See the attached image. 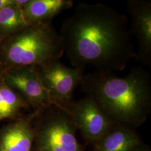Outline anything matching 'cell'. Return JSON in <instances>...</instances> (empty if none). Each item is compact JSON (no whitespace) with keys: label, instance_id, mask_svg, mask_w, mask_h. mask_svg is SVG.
I'll return each mask as SVG.
<instances>
[{"label":"cell","instance_id":"8fae6325","mask_svg":"<svg viewBox=\"0 0 151 151\" xmlns=\"http://www.w3.org/2000/svg\"><path fill=\"white\" fill-rule=\"evenodd\" d=\"M73 5L71 0H29L22 7V12L27 25L50 20L62 11Z\"/></svg>","mask_w":151,"mask_h":151},{"label":"cell","instance_id":"277c9868","mask_svg":"<svg viewBox=\"0 0 151 151\" xmlns=\"http://www.w3.org/2000/svg\"><path fill=\"white\" fill-rule=\"evenodd\" d=\"M33 151H83L70 114L52 105L40 110L35 120Z\"/></svg>","mask_w":151,"mask_h":151},{"label":"cell","instance_id":"30bf717a","mask_svg":"<svg viewBox=\"0 0 151 151\" xmlns=\"http://www.w3.org/2000/svg\"><path fill=\"white\" fill-rule=\"evenodd\" d=\"M139 137L132 128L114 123L95 143L93 151H132L140 145Z\"/></svg>","mask_w":151,"mask_h":151},{"label":"cell","instance_id":"ba28073f","mask_svg":"<svg viewBox=\"0 0 151 151\" xmlns=\"http://www.w3.org/2000/svg\"><path fill=\"white\" fill-rule=\"evenodd\" d=\"M127 9L130 17V32L138 43L137 58L143 65H151V1L130 0Z\"/></svg>","mask_w":151,"mask_h":151},{"label":"cell","instance_id":"7a4b0ae2","mask_svg":"<svg viewBox=\"0 0 151 151\" xmlns=\"http://www.w3.org/2000/svg\"><path fill=\"white\" fill-rule=\"evenodd\" d=\"M80 85L87 96L115 123L130 128L138 127L150 114L151 76L141 67H134L124 77L96 71L83 76Z\"/></svg>","mask_w":151,"mask_h":151},{"label":"cell","instance_id":"52a82bcc","mask_svg":"<svg viewBox=\"0 0 151 151\" xmlns=\"http://www.w3.org/2000/svg\"><path fill=\"white\" fill-rule=\"evenodd\" d=\"M77 129L87 140L96 143L115 123L92 99L86 96L72 104L67 110Z\"/></svg>","mask_w":151,"mask_h":151},{"label":"cell","instance_id":"6da1fadb","mask_svg":"<svg viewBox=\"0 0 151 151\" xmlns=\"http://www.w3.org/2000/svg\"><path fill=\"white\" fill-rule=\"evenodd\" d=\"M60 34L73 67L114 73L137 57L128 17L104 4H79Z\"/></svg>","mask_w":151,"mask_h":151},{"label":"cell","instance_id":"8992f818","mask_svg":"<svg viewBox=\"0 0 151 151\" xmlns=\"http://www.w3.org/2000/svg\"><path fill=\"white\" fill-rule=\"evenodd\" d=\"M0 75L6 84L20 94L35 110L52 105L48 91L44 86L36 68H13Z\"/></svg>","mask_w":151,"mask_h":151},{"label":"cell","instance_id":"4fadbf2b","mask_svg":"<svg viewBox=\"0 0 151 151\" xmlns=\"http://www.w3.org/2000/svg\"><path fill=\"white\" fill-rule=\"evenodd\" d=\"M27 26L22 9L14 2L0 11V42Z\"/></svg>","mask_w":151,"mask_h":151},{"label":"cell","instance_id":"9a60e30c","mask_svg":"<svg viewBox=\"0 0 151 151\" xmlns=\"http://www.w3.org/2000/svg\"><path fill=\"white\" fill-rule=\"evenodd\" d=\"M147 151L146 150H145L144 148H142L141 146H139V147H138V148H135V150H133V151Z\"/></svg>","mask_w":151,"mask_h":151},{"label":"cell","instance_id":"5b68a950","mask_svg":"<svg viewBox=\"0 0 151 151\" xmlns=\"http://www.w3.org/2000/svg\"><path fill=\"white\" fill-rule=\"evenodd\" d=\"M52 105L67 111L73 103V95L81 84L84 70L68 67L55 60L36 68Z\"/></svg>","mask_w":151,"mask_h":151},{"label":"cell","instance_id":"7c38bea8","mask_svg":"<svg viewBox=\"0 0 151 151\" xmlns=\"http://www.w3.org/2000/svg\"><path fill=\"white\" fill-rule=\"evenodd\" d=\"M29 106L22 96L9 86L0 75V122L21 116L22 110Z\"/></svg>","mask_w":151,"mask_h":151},{"label":"cell","instance_id":"9c48e42d","mask_svg":"<svg viewBox=\"0 0 151 151\" xmlns=\"http://www.w3.org/2000/svg\"><path fill=\"white\" fill-rule=\"evenodd\" d=\"M40 109L19 118L0 129V151H33L35 120Z\"/></svg>","mask_w":151,"mask_h":151},{"label":"cell","instance_id":"3957f363","mask_svg":"<svg viewBox=\"0 0 151 151\" xmlns=\"http://www.w3.org/2000/svg\"><path fill=\"white\" fill-rule=\"evenodd\" d=\"M65 53L62 39L51 22L27 25L0 42V74L22 67L38 68Z\"/></svg>","mask_w":151,"mask_h":151},{"label":"cell","instance_id":"5bb4252c","mask_svg":"<svg viewBox=\"0 0 151 151\" xmlns=\"http://www.w3.org/2000/svg\"><path fill=\"white\" fill-rule=\"evenodd\" d=\"M14 0H0V11L5 8L6 7L10 5Z\"/></svg>","mask_w":151,"mask_h":151}]
</instances>
